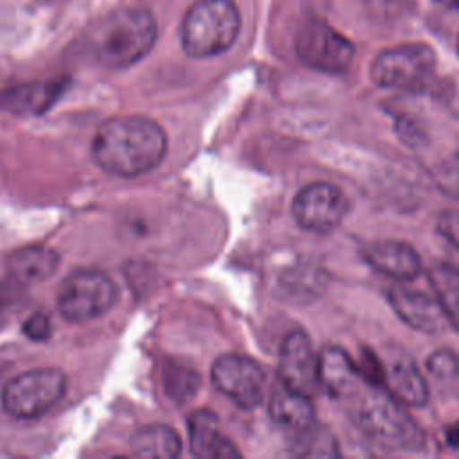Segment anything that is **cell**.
<instances>
[{"label":"cell","instance_id":"cell-2","mask_svg":"<svg viewBox=\"0 0 459 459\" xmlns=\"http://www.w3.org/2000/svg\"><path fill=\"white\" fill-rule=\"evenodd\" d=\"M158 25L147 9L127 7L100 18L86 34L84 47L90 57L109 70L138 63L154 45Z\"/></svg>","mask_w":459,"mask_h":459},{"label":"cell","instance_id":"cell-30","mask_svg":"<svg viewBox=\"0 0 459 459\" xmlns=\"http://www.w3.org/2000/svg\"><path fill=\"white\" fill-rule=\"evenodd\" d=\"M436 2H439L445 7H450V9H459V0H436Z\"/></svg>","mask_w":459,"mask_h":459},{"label":"cell","instance_id":"cell-20","mask_svg":"<svg viewBox=\"0 0 459 459\" xmlns=\"http://www.w3.org/2000/svg\"><path fill=\"white\" fill-rule=\"evenodd\" d=\"M133 454L138 457L172 459L181 452V439L169 425L152 423L142 427L131 439Z\"/></svg>","mask_w":459,"mask_h":459},{"label":"cell","instance_id":"cell-29","mask_svg":"<svg viewBox=\"0 0 459 459\" xmlns=\"http://www.w3.org/2000/svg\"><path fill=\"white\" fill-rule=\"evenodd\" d=\"M13 299V287L9 283L0 281V312L11 303Z\"/></svg>","mask_w":459,"mask_h":459},{"label":"cell","instance_id":"cell-22","mask_svg":"<svg viewBox=\"0 0 459 459\" xmlns=\"http://www.w3.org/2000/svg\"><path fill=\"white\" fill-rule=\"evenodd\" d=\"M427 373L441 394H459V355L439 348L427 359Z\"/></svg>","mask_w":459,"mask_h":459},{"label":"cell","instance_id":"cell-18","mask_svg":"<svg viewBox=\"0 0 459 459\" xmlns=\"http://www.w3.org/2000/svg\"><path fill=\"white\" fill-rule=\"evenodd\" d=\"M59 265V255L47 246H25L7 256V273L16 285L47 280Z\"/></svg>","mask_w":459,"mask_h":459},{"label":"cell","instance_id":"cell-8","mask_svg":"<svg viewBox=\"0 0 459 459\" xmlns=\"http://www.w3.org/2000/svg\"><path fill=\"white\" fill-rule=\"evenodd\" d=\"M353 54L351 41L323 20L307 22L296 36L298 59L323 74H342L350 66Z\"/></svg>","mask_w":459,"mask_h":459},{"label":"cell","instance_id":"cell-15","mask_svg":"<svg viewBox=\"0 0 459 459\" xmlns=\"http://www.w3.org/2000/svg\"><path fill=\"white\" fill-rule=\"evenodd\" d=\"M319 380L332 396L346 402L368 384L351 357L337 346H326L319 351Z\"/></svg>","mask_w":459,"mask_h":459},{"label":"cell","instance_id":"cell-3","mask_svg":"<svg viewBox=\"0 0 459 459\" xmlns=\"http://www.w3.org/2000/svg\"><path fill=\"white\" fill-rule=\"evenodd\" d=\"M351 416L373 445L391 452H420L425 448L421 427L407 412L405 403L384 385L366 384L351 400Z\"/></svg>","mask_w":459,"mask_h":459},{"label":"cell","instance_id":"cell-11","mask_svg":"<svg viewBox=\"0 0 459 459\" xmlns=\"http://www.w3.org/2000/svg\"><path fill=\"white\" fill-rule=\"evenodd\" d=\"M278 375L281 384L310 398L319 391V353L303 330L285 335L278 355Z\"/></svg>","mask_w":459,"mask_h":459},{"label":"cell","instance_id":"cell-1","mask_svg":"<svg viewBox=\"0 0 459 459\" xmlns=\"http://www.w3.org/2000/svg\"><path fill=\"white\" fill-rule=\"evenodd\" d=\"M167 152V134L140 115L108 118L91 140L95 163L113 176L134 178L158 167Z\"/></svg>","mask_w":459,"mask_h":459},{"label":"cell","instance_id":"cell-17","mask_svg":"<svg viewBox=\"0 0 459 459\" xmlns=\"http://www.w3.org/2000/svg\"><path fill=\"white\" fill-rule=\"evenodd\" d=\"M66 81H38L0 90V109L14 115L45 113L65 91Z\"/></svg>","mask_w":459,"mask_h":459},{"label":"cell","instance_id":"cell-25","mask_svg":"<svg viewBox=\"0 0 459 459\" xmlns=\"http://www.w3.org/2000/svg\"><path fill=\"white\" fill-rule=\"evenodd\" d=\"M167 378V391L170 396L178 400H185L192 393H195L199 385V377L195 371L186 369L183 366H174L172 369L169 368L165 373Z\"/></svg>","mask_w":459,"mask_h":459},{"label":"cell","instance_id":"cell-9","mask_svg":"<svg viewBox=\"0 0 459 459\" xmlns=\"http://www.w3.org/2000/svg\"><path fill=\"white\" fill-rule=\"evenodd\" d=\"M290 210L299 228L312 233H330L346 219L350 201L339 186L317 181L294 195Z\"/></svg>","mask_w":459,"mask_h":459},{"label":"cell","instance_id":"cell-28","mask_svg":"<svg viewBox=\"0 0 459 459\" xmlns=\"http://www.w3.org/2000/svg\"><path fill=\"white\" fill-rule=\"evenodd\" d=\"M371 9L382 13V14H393L402 13L405 7H409L407 0H369Z\"/></svg>","mask_w":459,"mask_h":459},{"label":"cell","instance_id":"cell-24","mask_svg":"<svg viewBox=\"0 0 459 459\" xmlns=\"http://www.w3.org/2000/svg\"><path fill=\"white\" fill-rule=\"evenodd\" d=\"M432 178H434L436 188L443 195L459 201V151L441 160L434 167Z\"/></svg>","mask_w":459,"mask_h":459},{"label":"cell","instance_id":"cell-21","mask_svg":"<svg viewBox=\"0 0 459 459\" xmlns=\"http://www.w3.org/2000/svg\"><path fill=\"white\" fill-rule=\"evenodd\" d=\"M429 283L448 325L459 332V269L452 264H436L429 271Z\"/></svg>","mask_w":459,"mask_h":459},{"label":"cell","instance_id":"cell-7","mask_svg":"<svg viewBox=\"0 0 459 459\" xmlns=\"http://www.w3.org/2000/svg\"><path fill=\"white\" fill-rule=\"evenodd\" d=\"M117 301V287L100 271H75L68 274L57 290L59 314L74 323L95 319Z\"/></svg>","mask_w":459,"mask_h":459},{"label":"cell","instance_id":"cell-23","mask_svg":"<svg viewBox=\"0 0 459 459\" xmlns=\"http://www.w3.org/2000/svg\"><path fill=\"white\" fill-rule=\"evenodd\" d=\"M296 454L303 457H337L339 450L333 436L328 430L312 425L310 429L298 432Z\"/></svg>","mask_w":459,"mask_h":459},{"label":"cell","instance_id":"cell-4","mask_svg":"<svg viewBox=\"0 0 459 459\" xmlns=\"http://www.w3.org/2000/svg\"><path fill=\"white\" fill-rule=\"evenodd\" d=\"M240 11L233 0H197L181 22L183 50L192 57H213L226 52L240 32Z\"/></svg>","mask_w":459,"mask_h":459},{"label":"cell","instance_id":"cell-5","mask_svg":"<svg viewBox=\"0 0 459 459\" xmlns=\"http://www.w3.org/2000/svg\"><path fill=\"white\" fill-rule=\"evenodd\" d=\"M436 52L425 43H405L380 52L371 63V81L389 90H423L436 74Z\"/></svg>","mask_w":459,"mask_h":459},{"label":"cell","instance_id":"cell-16","mask_svg":"<svg viewBox=\"0 0 459 459\" xmlns=\"http://www.w3.org/2000/svg\"><path fill=\"white\" fill-rule=\"evenodd\" d=\"M190 450L199 459H237L240 452L219 427L217 416L208 409H199L188 418Z\"/></svg>","mask_w":459,"mask_h":459},{"label":"cell","instance_id":"cell-6","mask_svg":"<svg viewBox=\"0 0 459 459\" xmlns=\"http://www.w3.org/2000/svg\"><path fill=\"white\" fill-rule=\"evenodd\" d=\"M65 391L66 377L61 369H30L7 382L2 393V405L16 420H34L48 412Z\"/></svg>","mask_w":459,"mask_h":459},{"label":"cell","instance_id":"cell-14","mask_svg":"<svg viewBox=\"0 0 459 459\" xmlns=\"http://www.w3.org/2000/svg\"><path fill=\"white\" fill-rule=\"evenodd\" d=\"M384 387L402 403L411 407H423L429 402L430 391L425 375L418 364L405 353L391 355L382 364Z\"/></svg>","mask_w":459,"mask_h":459},{"label":"cell","instance_id":"cell-26","mask_svg":"<svg viewBox=\"0 0 459 459\" xmlns=\"http://www.w3.org/2000/svg\"><path fill=\"white\" fill-rule=\"evenodd\" d=\"M437 231L455 249H459V208L443 210L437 217Z\"/></svg>","mask_w":459,"mask_h":459},{"label":"cell","instance_id":"cell-19","mask_svg":"<svg viewBox=\"0 0 459 459\" xmlns=\"http://www.w3.org/2000/svg\"><path fill=\"white\" fill-rule=\"evenodd\" d=\"M269 414L276 423L294 432H303L316 425V411L310 396L298 393L281 382L271 391Z\"/></svg>","mask_w":459,"mask_h":459},{"label":"cell","instance_id":"cell-27","mask_svg":"<svg viewBox=\"0 0 459 459\" xmlns=\"http://www.w3.org/2000/svg\"><path fill=\"white\" fill-rule=\"evenodd\" d=\"M23 333L32 341H47L52 333V325L47 314L36 312L23 323Z\"/></svg>","mask_w":459,"mask_h":459},{"label":"cell","instance_id":"cell-10","mask_svg":"<svg viewBox=\"0 0 459 459\" xmlns=\"http://www.w3.org/2000/svg\"><path fill=\"white\" fill-rule=\"evenodd\" d=\"M212 384L242 409H253L265 396V373L262 366L238 353L221 355L212 366Z\"/></svg>","mask_w":459,"mask_h":459},{"label":"cell","instance_id":"cell-31","mask_svg":"<svg viewBox=\"0 0 459 459\" xmlns=\"http://www.w3.org/2000/svg\"><path fill=\"white\" fill-rule=\"evenodd\" d=\"M457 54H459V41H457Z\"/></svg>","mask_w":459,"mask_h":459},{"label":"cell","instance_id":"cell-13","mask_svg":"<svg viewBox=\"0 0 459 459\" xmlns=\"http://www.w3.org/2000/svg\"><path fill=\"white\" fill-rule=\"evenodd\" d=\"M362 258L380 274L398 281H412L423 269L418 251L400 240H373L364 246Z\"/></svg>","mask_w":459,"mask_h":459},{"label":"cell","instance_id":"cell-12","mask_svg":"<svg viewBox=\"0 0 459 459\" xmlns=\"http://www.w3.org/2000/svg\"><path fill=\"white\" fill-rule=\"evenodd\" d=\"M389 305L394 314L412 330L436 335L450 326L434 292L429 294L425 290L396 283L389 290Z\"/></svg>","mask_w":459,"mask_h":459}]
</instances>
